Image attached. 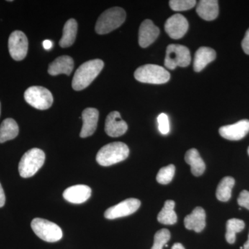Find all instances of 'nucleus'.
<instances>
[{"instance_id": "f257e3e1", "label": "nucleus", "mask_w": 249, "mask_h": 249, "mask_svg": "<svg viewBox=\"0 0 249 249\" xmlns=\"http://www.w3.org/2000/svg\"><path fill=\"white\" fill-rule=\"evenodd\" d=\"M104 62L100 59L89 60L78 67L72 80V88L80 91L88 88L102 71Z\"/></svg>"}, {"instance_id": "f03ea898", "label": "nucleus", "mask_w": 249, "mask_h": 249, "mask_svg": "<svg viewBox=\"0 0 249 249\" xmlns=\"http://www.w3.org/2000/svg\"><path fill=\"white\" fill-rule=\"evenodd\" d=\"M129 153V147L124 142H111L98 152L96 161L102 166H110L125 160Z\"/></svg>"}, {"instance_id": "7ed1b4c3", "label": "nucleus", "mask_w": 249, "mask_h": 249, "mask_svg": "<svg viewBox=\"0 0 249 249\" xmlns=\"http://www.w3.org/2000/svg\"><path fill=\"white\" fill-rule=\"evenodd\" d=\"M126 18V13L120 7H113L106 10L98 18L95 30L98 34L104 35L120 27Z\"/></svg>"}, {"instance_id": "20e7f679", "label": "nucleus", "mask_w": 249, "mask_h": 249, "mask_svg": "<svg viewBox=\"0 0 249 249\" xmlns=\"http://www.w3.org/2000/svg\"><path fill=\"white\" fill-rule=\"evenodd\" d=\"M134 78L141 83L160 85L169 81L170 74L163 67L147 64L136 70Z\"/></svg>"}, {"instance_id": "39448f33", "label": "nucleus", "mask_w": 249, "mask_h": 249, "mask_svg": "<svg viewBox=\"0 0 249 249\" xmlns=\"http://www.w3.org/2000/svg\"><path fill=\"white\" fill-rule=\"evenodd\" d=\"M45 160V154L38 148H33L26 152L19 161V175L23 178H29L42 168Z\"/></svg>"}, {"instance_id": "423d86ee", "label": "nucleus", "mask_w": 249, "mask_h": 249, "mask_svg": "<svg viewBox=\"0 0 249 249\" xmlns=\"http://www.w3.org/2000/svg\"><path fill=\"white\" fill-rule=\"evenodd\" d=\"M31 229L41 240L47 242H56L61 240V229L55 223L45 219L35 218L31 224Z\"/></svg>"}, {"instance_id": "0eeeda50", "label": "nucleus", "mask_w": 249, "mask_h": 249, "mask_svg": "<svg viewBox=\"0 0 249 249\" xmlns=\"http://www.w3.org/2000/svg\"><path fill=\"white\" fill-rule=\"evenodd\" d=\"M24 99L33 107L45 110L52 107L53 102V95L47 88L33 86L24 92Z\"/></svg>"}, {"instance_id": "6e6552de", "label": "nucleus", "mask_w": 249, "mask_h": 249, "mask_svg": "<svg viewBox=\"0 0 249 249\" xmlns=\"http://www.w3.org/2000/svg\"><path fill=\"white\" fill-rule=\"evenodd\" d=\"M191 62V53L185 46L172 44L167 47L164 61L166 68L175 70L177 67H186Z\"/></svg>"}, {"instance_id": "1a4fd4ad", "label": "nucleus", "mask_w": 249, "mask_h": 249, "mask_svg": "<svg viewBox=\"0 0 249 249\" xmlns=\"http://www.w3.org/2000/svg\"><path fill=\"white\" fill-rule=\"evenodd\" d=\"M29 42L25 34L21 31H15L9 36L10 55L16 61H20L27 56Z\"/></svg>"}, {"instance_id": "9d476101", "label": "nucleus", "mask_w": 249, "mask_h": 249, "mask_svg": "<svg viewBox=\"0 0 249 249\" xmlns=\"http://www.w3.org/2000/svg\"><path fill=\"white\" fill-rule=\"evenodd\" d=\"M141 201L135 198H129L121 201L116 206H111L105 212L104 216L107 219L126 217L134 213L140 208Z\"/></svg>"}, {"instance_id": "9b49d317", "label": "nucleus", "mask_w": 249, "mask_h": 249, "mask_svg": "<svg viewBox=\"0 0 249 249\" xmlns=\"http://www.w3.org/2000/svg\"><path fill=\"white\" fill-rule=\"evenodd\" d=\"M188 22L181 14H175L167 19L165 31L171 38L178 40L183 37L188 31Z\"/></svg>"}, {"instance_id": "f8f14e48", "label": "nucleus", "mask_w": 249, "mask_h": 249, "mask_svg": "<svg viewBox=\"0 0 249 249\" xmlns=\"http://www.w3.org/2000/svg\"><path fill=\"white\" fill-rule=\"evenodd\" d=\"M219 132L223 138L228 140H241L249 132V121L244 119L236 124L223 126L219 128Z\"/></svg>"}, {"instance_id": "ddd939ff", "label": "nucleus", "mask_w": 249, "mask_h": 249, "mask_svg": "<svg viewBox=\"0 0 249 249\" xmlns=\"http://www.w3.org/2000/svg\"><path fill=\"white\" fill-rule=\"evenodd\" d=\"M128 126L127 123L121 119L119 111H111L106 118L105 131L111 137H119L127 132Z\"/></svg>"}, {"instance_id": "4468645a", "label": "nucleus", "mask_w": 249, "mask_h": 249, "mask_svg": "<svg viewBox=\"0 0 249 249\" xmlns=\"http://www.w3.org/2000/svg\"><path fill=\"white\" fill-rule=\"evenodd\" d=\"M160 34V29L155 25L151 19H145L139 28V45L142 48H146L157 40Z\"/></svg>"}, {"instance_id": "2eb2a0df", "label": "nucleus", "mask_w": 249, "mask_h": 249, "mask_svg": "<svg viewBox=\"0 0 249 249\" xmlns=\"http://www.w3.org/2000/svg\"><path fill=\"white\" fill-rule=\"evenodd\" d=\"M99 112L95 108H86L82 113L83 119V127L80 132V137L81 138H87L92 135L96 130L98 125Z\"/></svg>"}, {"instance_id": "dca6fc26", "label": "nucleus", "mask_w": 249, "mask_h": 249, "mask_svg": "<svg viewBox=\"0 0 249 249\" xmlns=\"http://www.w3.org/2000/svg\"><path fill=\"white\" fill-rule=\"evenodd\" d=\"M91 189L86 185H76L67 188L63 193L65 200L71 204H83L89 199Z\"/></svg>"}, {"instance_id": "f3484780", "label": "nucleus", "mask_w": 249, "mask_h": 249, "mask_svg": "<svg viewBox=\"0 0 249 249\" xmlns=\"http://www.w3.org/2000/svg\"><path fill=\"white\" fill-rule=\"evenodd\" d=\"M184 225L188 230L200 232L206 227V213L201 207H196L184 219Z\"/></svg>"}, {"instance_id": "a211bd4d", "label": "nucleus", "mask_w": 249, "mask_h": 249, "mask_svg": "<svg viewBox=\"0 0 249 249\" xmlns=\"http://www.w3.org/2000/svg\"><path fill=\"white\" fill-rule=\"evenodd\" d=\"M74 67L73 58L68 55H62L55 59L49 65L48 73L52 76L59 74H71Z\"/></svg>"}, {"instance_id": "6ab92c4d", "label": "nucleus", "mask_w": 249, "mask_h": 249, "mask_svg": "<svg viewBox=\"0 0 249 249\" xmlns=\"http://www.w3.org/2000/svg\"><path fill=\"white\" fill-rule=\"evenodd\" d=\"M216 58V52L209 47H201L196 51L195 55L193 68L196 72L202 71L208 64L214 61Z\"/></svg>"}, {"instance_id": "aec40b11", "label": "nucleus", "mask_w": 249, "mask_h": 249, "mask_svg": "<svg viewBox=\"0 0 249 249\" xmlns=\"http://www.w3.org/2000/svg\"><path fill=\"white\" fill-rule=\"evenodd\" d=\"M198 16L206 21L215 19L219 15V5L216 0H201L196 6Z\"/></svg>"}, {"instance_id": "412c9836", "label": "nucleus", "mask_w": 249, "mask_h": 249, "mask_svg": "<svg viewBox=\"0 0 249 249\" xmlns=\"http://www.w3.org/2000/svg\"><path fill=\"white\" fill-rule=\"evenodd\" d=\"M185 160L188 165H191V172L193 175L199 177L204 174L206 170V165L197 150L192 148L187 151L185 155Z\"/></svg>"}, {"instance_id": "4be33fe9", "label": "nucleus", "mask_w": 249, "mask_h": 249, "mask_svg": "<svg viewBox=\"0 0 249 249\" xmlns=\"http://www.w3.org/2000/svg\"><path fill=\"white\" fill-rule=\"evenodd\" d=\"M77 31H78V24L76 19L73 18L68 19L64 26L62 37L59 42L60 47L62 48L71 47L76 40Z\"/></svg>"}, {"instance_id": "5701e85b", "label": "nucleus", "mask_w": 249, "mask_h": 249, "mask_svg": "<svg viewBox=\"0 0 249 249\" xmlns=\"http://www.w3.org/2000/svg\"><path fill=\"white\" fill-rule=\"evenodd\" d=\"M19 127L16 121L13 119H6L0 125V143L12 140L18 137Z\"/></svg>"}, {"instance_id": "b1692460", "label": "nucleus", "mask_w": 249, "mask_h": 249, "mask_svg": "<svg viewBox=\"0 0 249 249\" xmlns=\"http://www.w3.org/2000/svg\"><path fill=\"white\" fill-rule=\"evenodd\" d=\"M175 202L173 200H167L164 206L158 214L157 219L160 224L173 225L178 221V216L175 210Z\"/></svg>"}, {"instance_id": "393cba45", "label": "nucleus", "mask_w": 249, "mask_h": 249, "mask_svg": "<svg viewBox=\"0 0 249 249\" xmlns=\"http://www.w3.org/2000/svg\"><path fill=\"white\" fill-rule=\"evenodd\" d=\"M235 182V179L231 177H226L221 180L216 191V196L218 200L226 202L231 199Z\"/></svg>"}, {"instance_id": "a878e982", "label": "nucleus", "mask_w": 249, "mask_h": 249, "mask_svg": "<svg viewBox=\"0 0 249 249\" xmlns=\"http://www.w3.org/2000/svg\"><path fill=\"white\" fill-rule=\"evenodd\" d=\"M245 224L244 221L239 219H229L227 222V232L226 240L229 244L235 243L236 234L240 232L245 229Z\"/></svg>"}, {"instance_id": "bb28decb", "label": "nucleus", "mask_w": 249, "mask_h": 249, "mask_svg": "<svg viewBox=\"0 0 249 249\" xmlns=\"http://www.w3.org/2000/svg\"><path fill=\"white\" fill-rule=\"evenodd\" d=\"M175 173V166L170 164L160 168L157 175V181L160 184L166 185L171 182Z\"/></svg>"}, {"instance_id": "cd10ccee", "label": "nucleus", "mask_w": 249, "mask_h": 249, "mask_svg": "<svg viewBox=\"0 0 249 249\" xmlns=\"http://www.w3.org/2000/svg\"><path fill=\"white\" fill-rule=\"evenodd\" d=\"M170 239V232L168 229H163L156 232L154 245L151 249H163Z\"/></svg>"}, {"instance_id": "c85d7f7f", "label": "nucleus", "mask_w": 249, "mask_h": 249, "mask_svg": "<svg viewBox=\"0 0 249 249\" xmlns=\"http://www.w3.org/2000/svg\"><path fill=\"white\" fill-rule=\"evenodd\" d=\"M196 3L195 0H171L169 1L170 8L175 11H183L193 9Z\"/></svg>"}, {"instance_id": "c756f323", "label": "nucleus", "mask_w": 249, "mask_h": 249, "mask_svg": "<svg viewBox=\"0 0 249 249\" xmlns=\"http://www.w3.org/2000/svg\"><path fill=\"white\" fill-rule=\"evenodd\" d=\"M157 121H158L159 129H160V133L163 135L169 133L170 124L168 116L164 113H162L157 118Z\"/></svg>"}, {"instance_id": "7c9ffc66", "label": "nucleus", "mask_w": 249, "mask_h": 249, "mask_svg": "<svg viewBox=\"0 0 249 249\" xmlns=\"http://www.w3.org/2000/svg\"><path fill=\"white\" fill-rule=\"evenodd\" d=\"M237 202L242 207L249 210V191H242L237 199Z\"/></svg>"}, {"instance_id": "2f4dec72", "label": "nucleus", "mask_w": 249, "mask_h": 249, "mask_svg": "<svg viewBox=\"0 0 249 249\" xmlns=\"http://www.w3.org/2000/svg\"><path fill=\"white\" fill-rule=\"evenodd\" d=\"M242 47L245 53L249 55V29L246 32L245 37L242 40Z\"/></svg>"}, {"instance_id": "473e14b6", "label": "nucleus", "mask_w": 249, "mask_h": 249, "mask_svg": "<svg viewBox=\"0 0 249 249\" xmlns=\"http://www.w3.org/2000/svg\"><path fill=\"white\" fill-rule=\"evenodd\" d=\"M6 201V196H5L4 191L3 190L2 186L0 183V208L3 207Z\"/></svg>"}, {"instance_id": "72a5a7b5", "label": "nucleus", "mask_w": 249, "mask_h": 249, "mask_svg": "<svg viewBox=\"0 0 249 249\" xmlns=\"http://www.w3.org/2000/svg\"><path fill=\"white\" fill-rule=\"evenodd\" d=\"M53 42L51 40H46L43 42V47L46 50H49L53 47Z\"/></svg>"}, {"instance_id": "f704fd0d", "label": "nucleus", "mask_w": 249, "mask_h": 249, "mask_svg": "<svg viewBox=\"0 0 249 249\" xmlns=\"http://www.w3.org/2000/svg\"><path fill=\"white\" fill-rule=\"evenodd\" d=\"M172 249H185L183 246L180 243H175L172 247Z\"/></svg>"}, {"instance_id": "c9c22d12", "label": "nucleus", "mask_w": 249, "mask_h": 249, "mask_svg": "<svg viewBox=\"0 0 249 249\" xmlns=\"http://www.w3.org/2000/svg\"><path fill=\"white\" fill-rule=\"evenodd\" d=\"M244 249H249V234L248 240L247 241V242L244 245Z\"/></svg>"}, {"instance_id": "e433bc0d", "label": "nucleus", "mask_w": 249, "mask_h": 249, "mask_svg": "<svg viewBox=\"0 0 249 249\" xmlns=\"http://www.w3.org/2000/svg\"><path fill=\"white\" fill-rule=\"evenodd\" d=\"M0 114H1V103H0Z\"/></svg>"}, {"instance_id": "4c0bfd02", "label": "nucleus", "mask_w": 249, "mask_h": 249, "mask_svg": "<svg viewBox=\"0 0 249 249\" xmlns=\"http://www.w3.org/2000/svg\"><path fill=\"white\" fill-rule=\"evenodd\" d=\"M248 154H249V148H248Z\"/></svg>"}]
</instances>
